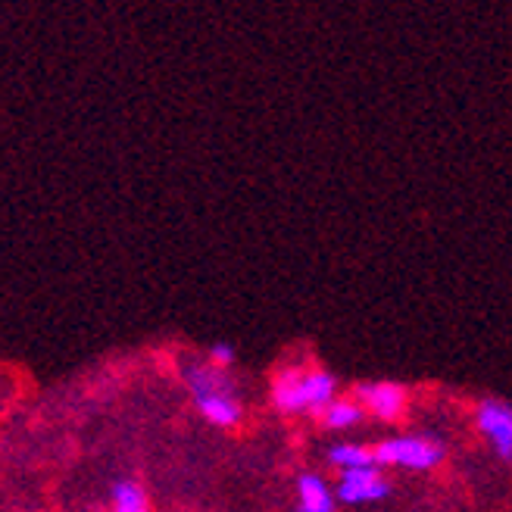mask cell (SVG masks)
Instances as JSON below:
<instances>
[{
  "mask_svg": "<svg viewBox=\"0 0 512 512\" xmlns=\"http://www.w3.org/2000/svg\"><path fill=\"white\" fill-rule=\"evenodd\" d=\"M338 381L328 372H303V369H285L278 372L272 403L281 413H303V409H325L335 400Z\"/></svg>",
  "mask_w": 512,
  "mask_h": 512,
  "instance_id": "6da1fadb",
  "label": "cell"
},
{
  "mask_svg": "<svg viewBox=\"0 0 512 512\" xmlns=\"http://www.w3.org/2000/svg\"><path fill=\"white\" fill-rule=\"evenodd\" d=\"M188 384L191 394L197 400V409L203 413V419H210L219 428H235L241 422V403L232 391V381L222 369L213 366H197L188 369Z\"/></svg>",
  "mask_w": 512,
  "mask_h": 512,
  "instance_id": "7a4b0ae2",
  "label": "cell"
},
{
  "mask_svg": "<svg viewBox=\"0 0 512 512\" xmlns=\"http://www.w3.org/2000/svg\"><path fill=\"white\" fill-rule=\"evenodd\" d=\"M375 466H400V469H431L444 459V447L434 438H419V434H409V438H391L381 441L375 450Z\"/></svg>",
  "mask_w": 512,
  "mask_h": 512,
  "instance_id": "3957f363",
  "label": "cell"
},
{
  "mask_svg": "<svg viewBox=\"0 0 512 512\" xmlns=\"http://www.w3.org/2000/svg\"><path fill=\"white\" fill-rule=\"evenodd\" d=\"M356 406H366L378 419H397L406 406V391L397 381H366L356 388Z\"/></svg>",
  "mask_w": 512,
  "mask_h": 512,
  "instance_id": "277c9868",
  "label": "cell"
},
{
  "mask_svg": "<svg viewBox=\"0 0 512 512\" xmlns=\"http://www.w3.org/2000/svg\"><path fill=\"white\" fill-rule=\"evenodd\" d=\"M388 494H391V484L384 481L378 466L341 472L338 497L344 503H372V500H381V497H388Z\"/></svg>",
  "mask_w": 512,
  "mask_h": 512,
  "instance_id": "5b68a950",
  "label": "cell"
},
{
  "mask_svg": "<svg viewBox=\"0 0 512 512\" xmlns=\"http://www.w3.org/2000/svg\"><path fill=\"white\" fill-rule=\"evenodd\" d=\"M478 428L494 441L500 459L512 456V409L503 400H484L478 406Z\"/></svg>",
  "mask_w": 512,
  "mask_h": 512,
  "instance_id": "8992f818",
  "label": "cell"
},
{
  "mask_svg": "<svg viewBox=\"0 0 512 512\" xmlns=\"http://www.w3.org/2000/svg\"><path fill=\"white\" fill-rule=\"evenodd\" d=\"M300 512H335V494L319 475H300L297 481Z\"/></svg>",
  "mask_w": 512,
  "mask_h": 512,
  "instance_id": "52a82bcc",
  "label": "cell"
},
{
  "mask_svg": "<svg viewBox=\"0 0 512 512\" xmlns=\"http://www.w3.org/2000/svg\"><path fill=\"white\" fill-rule=\"evenodd\" d=\"M328 459L335 466H341V472H347V469H369V466H375V456H372V450L369 447H363V444H335L328 450Z\"/></svg>",
  "mask_w": 512,
  "mask_h": 512,
  "instance_id": "ba28073f",
  "label": "cell"
},
{
  "mask_svg": "<svg viewBox=\"0 0 512 512\" xmlns=\"http://www.w3.org/2000/svg\"><path fill=\"white\" fill-rule=\"evenodd\" d=\"M110 500H113V512H150V500L135 481H116Z\"/></svg>",
  "mask_w": 512,
  "mask_h": 512,
  "instance_id": "9c48e42d",
  "label": "cell"
},
{
  "mask_svg": "<svg viewBox=\"0 0 512 512\" xmlns=\"http://www.w3.org/2000/svg\"><path fill=\"white\" fill-rule=\"evenodd\" d=\"M363 419V409L356 406L353 400H331L325 409H322V422L328 428H350Z\"/></svg>",
  "mask_w": 512,
  "mask_h": 512,
  "instance_id": "30bf717a",
  "label": "cell"
},
{
  "mask_svg": "<svg viewBox=\"0 0 512 512\" xmlns=\"http://www.w3.org/2000/svg\"><path fill=\"white\" fill-rule=\"evenodd\" d=\"M210 360L216 363V369L232 366V360H235V347H232V344H213V347H210Z\"/></svg>",
  "mask_w": 512,
  "mask_h": 512,
  "instance_id": "8fae6325",
  "label": "cell"
}]
</instances>
